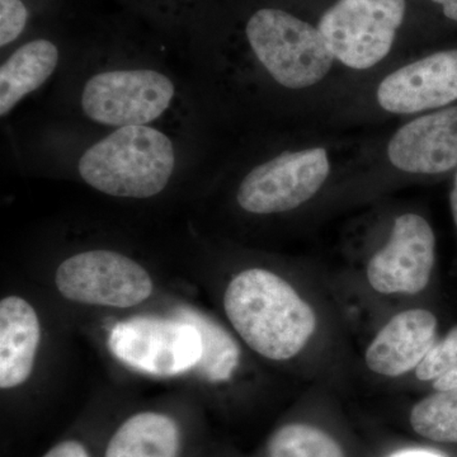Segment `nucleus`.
I'll use <instances>...</instances> for the list:
<instances>
[{
    "mask_svg": "<svg viewBox=\"0 0 457 457\" xmlns=\"http://www.w3.org/2000/svg\"><path fill=\"white\" fill-rule=\"evenodd\" d=\"M329 170L323 147L285 153L246 174L237 189V204L260 215L290 212L317 194Z\"/></svg>",
    "mask_w": 457,
    "mask_h": 457,
    "instance_id": "obj_8",
    "label": "nucleus"
},
{
    "mask_svg": "<svg viewBox=\"0 0 457 457\" xmlns=\"http://www.w3.org/2000/svg\"><path fill=\"white\" fill-rule=\"evenodd\" d=\"M387 457H444L426 450H403Z\"/></svg>",
    "mask_w": 457,
    "mask_h": 457,
    "instance_id": "obj_24",
    "label": "nucleus"
},
{
    "mask_svg": "<svg viewBox=\"0 0 457 457\" xmlns=\"http://www.w3.org/2000/svg\"><path fill=\"white\" fill-rule=\"evenodd\" d=\"M245 31L261 64L286 88H308L329 73L335 56L320 31L293 14L260 9Z\"/></svg>",
    "mask_w": 457,
    "mask_h": 457,
    "instance_id": "obj_3",
    "label": "nucleus"
},
{
    "mask_svg": "<svg viewBox=\"0 0 457 457\" xmlns=\"http://www.w3.org/2000/svg\"><path fill=\"white\" fill-rule=\"evenodd\" d=\"M29 20L22 0H0V46L5 47L20 37Z\"/></svg>",
    "mask_w": 457,
    "mask_h": 457,
    "instance_id": "obj_20",
    "label": "nucleus"
},
{
    "mask_svg": "<svg viewBox=\"0 0 457 457\" xmlns=\"http://www.w3.org/2000/svg\"><path fill=\"white\" fill-rule=\"evenodd\" d=\"M176 88L150 69L111 71L90 78L82 93L83 112L101 125L125 128L154 121L170 106Z\"/></svg>",
    "mask_w": 457,
    "mask_h": 457,
    "instance_id": "obj_6",
    "label": "nucleus"
},
{
    "mask_svg": "<svg viewBox=\"0 0 457 457\" xmlns=\"http://www.w3.org/2000/svg\"><path fill=\"white\" fill-rule=\"evenodd\" d=\"M394 167L409 173L437 174L457 165V106L407 123L387 146Z\"/></svg>",
    "mask_w": 457,
    "mask_h": 457,
    "instance_id": "obj_11",
    "label": "nucleus"
},
{
    "mask_svg": "<svg viewBox=\"0 0 457 457\" xmlns=\"http://www.w3.org/2000/svg\"><path fill=\"white\" fill-rule=\"evenodd\" d=\"M224 308L246 345L273 361L293 359L317 330V315L296 290L270 270L237 273L228 285Z\"/></svg>",
    "mask_w": 457,
    "mask_h": 457,
    "instance_id": "obj_1",
    "label": "nucleus"
},
{
    "mask_svg": "<svg viewBox=\"0 0 457 457\" xmlns=\"http://www.w3.org/2000/svg\"><path fill=\"white\" fill-rule=\"evenodd\" d=\"M451 212H453V220L457 227V171L453 179V187L450 195Z\"/></svg>",
    "mask_w": 457,
    "mask_h": 457,
    "instance_id": "obj_25",
    "label": "nucleus"
},
{
    "mask_svg": "<svg viewBox=\"0 0 457 457\" xmlns=\"http://www.w3.org/2000/svg\"><path fill=\"white\" fill-rule=\"evenodd\" d=\"M432 2L442 5L445 16L457 22V0H432Z\"/></svg>",
    "mask_w": 457,
    "mask_h": 457,
    "instance_id": "obj_23",
    "label": "nucleus"
},
{
    "mask_svg": "<svg viewBox=\"0 0 457 457\" xmlns=\"http://www.w3.org/2000/svg\"><path fill=\"white\" fill-rule=\"evenodd\" d=\"M176 168V150L162 131L143 126L116 129L88 147L78 170L84 182L114 197L149 198L161 194Z\"/></svg>",
    "mask_w": 457,
    "mask_h": 457,
    "instance_id": "obj_2",
    "label": "nucleus"
},
{
    "mask_svg": "<svg viewBox=\"0 0 457 457\" xmlns=\"http://www.w3.org/2000/svg\"><path fill=\"white\" fill-rule=\"evenodd\" d=\"M436 392H446V390L456 389L457 387V363L449 371L445 372L440 378H436L433 383Z\"/></svg>",
    "mask_w": 457,
    "mask_h": 457,
    "instance_id": "obj_22",
    "label": "nucleus"
},
{
    "mask_svg": "<svg viewBox=\"0 0 457 457\" xmlns=\"http://www.w3.org/2000/svg\"><path fill=\"white\" fill-rule=\"evenodd\" d=\"M378 101L393 113H417L457 101V50L441 51L387 75Z\"/></svg>",
    "mask_w": 457,
    "mask_h": 457,
    "instance_id": "obj_10",
    "label": "nucleus"
},
{
    "mask_svg": "<svg viewBox=\"0 0 457 457\" xmlns=\"http://www.w3.org/2000/svg\"><path fill=\"white\" fill-rule=\"evenodd\" d=\"M108 348L137 371L168 378L196 369L203 339L197 328L183 319L135 317L112 328Z\"/></svg>",
    "mask_w": 457,
    "mask_h": 457,
    "instance_id": "obj_5",
    "label": "nucleus"
},
{
    "mask_svg": "<svg viewBox=\"0 0 457 457\" xmlns=\"http://www.w3.org/2000/svg\"><path fill=\"white\" fill-rule=\"evenodd\" d=\"M179 427L173 418L141 411L116 429L104 457H179Z\"/></svg>",
    "mask_w": 457,
    "mask_h": 457,
    "instance_id": "obj_15",
    "label": "nucleus"
},
{
    "mask_svg": "<svg viewBox=\"0 0 457 457\" xmlns=\"http://www.w3.org/2000/svg\"><path fill=\"white\" fill-rule=\"evenodd\" d=\"M409 420L420 437L440 444H457V387L420 400L411 408Z\"/></svg>",
    "mask_w": 457,
    "mask_h": 457,
    "instance_id": "obj_17",
    "label": "nucleus"
},
{
    "mask_svg": "<svg viewBox=\"0 0 457 457\" xmlns=\"http://www.w3.org/2000/svg\"><path fill=\"white\" fill-rule=\"evenodd\" d=\"M42 457H90L86 446L80 442L69 440L62 441Z\"/></svg>",
    "mask_w": 457,
    "mask_h": 457,
    "instance_id": "obj_21",
    "label": "nucleus"
},
{
    "mask_svg": "<svg viewBox=\"0 0 457 457\" xmlns=\"http://www.w3.org/2000/svg\"><path fill=\"white\" fill-rule=\"evenodd\" d=\"M437 319L426 309H411L390 319L366 351L372 372L399 378L417 369L436 345Z\"/></svg>",
    "mask_w": 457,
    "mask_h": 457,
    "instance_id": "obj_12",
    "label": "nucleus"
},
{
    "mask_svg": "<svg viewBox=\"0 0 457 457\" xmlns=\"http://www.w3.org/2000/svg\"><path fill=\"white\" fill-rule=\"evenodd\" d=\"M269 457H345L341 445L326 431L305 423H291L270 436Z\"/></svg>",
    "mask_w": 457,
    "mask_h": 457,
    "instance_id": "obj_18",
    "label": "nucleus"
},
{
    "mask_svg": "<svg viewBox=\"0 0 457 457\" xmlns=\"http://www.w3.org/2000/svg\"><path fill=\"white\" fill-rule=\"evenodd\" d=\"M404 14L405 0H338L318 29L335 59L365 71L389 54Z\"/></svg>",
    "mask_w": 457,
    "mask_h": 457,
    "instance_id": "obj_4",
    "label": "nucleus"
},
{
    "mask_svg": "<svg viewBox=\"0 0 457 457\" xmlns=\"http://www.w3.org/2000/svg\"><path fill=\"white\" fill-rule=\"evenodd\" d=\"M59 49L54 42L38 38L14 51L0 68V114L7 116L20 101L56 71Z\"/></svg>",
    "mask_w": 457,
    "mask_h": 457,
    "instance_id": "obj_14",
    "label": "nucleus"
},
{
    "mask_svg": "<svg viewBox=\"0 0 457 457\" xmlns=\"http://www.w3.org/2000/svg\"><path fill=\"white\" fill-rule=\"evenodd\" d=\"M59 293L71 302L131 308L153 293L149 273L137 262L111 251H89L62 262L56 270Z\"/></svg>",
    "mask_w": 457,
    "mask_h": 457,
    "instance_id": "obj_7",
    "label": "nucleus"
},
{
    "mask_svg": "<svg viewBox=\"0 0 457 457\" xmlns=\"http://www.w3.org/2000/svg\"><path fill=\"white\" fill-rule=\"evenodd\" d=\"M41 338L31 303L20 296L0 303V387L13 389L29 380Z\"/></svg>",
    "mask_w": 457,
    "mask_h": 457,
    "instance_id": "obj_13",
    "label": "nucleus"
},
{
    "mask_svg": "<svg viewBox=\"0 0 457 457\" xmlns=\"http://www.w3.org/2000/svg\"><path fill=\"white\" fill-rule=\"evenodd\" d=\"M457 363V327L453 328L441 342H436L422 362L417 366L416 376L420 381L440 378Z\"/></svg>",
    "mask_w": 457,
    "mask_h": 457,
    "instance_id": "obj_19",
    "label": "nucleus"
},
{
    "mask_svg": "<svg viewBox=\"0 0 457 457\" xmlns=\"http://www.w3.org/2000/svg\"><path fill=\"white\" fill-rule=\"evenodd\" d=\"M179 319L194 324L203 339V356L196 370L212 383L230 380L240 361V348L236 339L212 319L188 308L177 312Z\"/></svg>",
    "mask_w": 457,
    "mask_h": 457,
    "instance_id": "obj_16",
    "label": "nucleus"
},
{
    "mask_svg": "<svg viewBox=\"0 0 457 457\" xmlns=\"http://www.w3.org/2000/svg\"><path fill=\"white\" fill-rule=\"evenodd\" d=\"M435 248V234L422 216H399L389 242L369 262L370 286L384 295L420 294L431 279Z\"/></svg>",
    "mask_w": 457,
    "mask_h": 457,
    "instance_id": "obj_9",
    "label": "nucleus"
}]
</instances>
